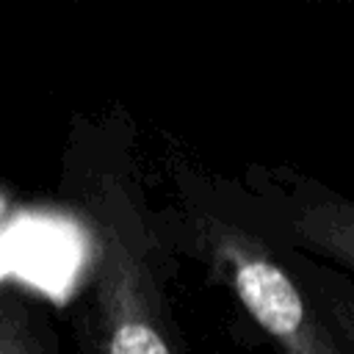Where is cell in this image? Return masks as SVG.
<instances>
[{
	"instance_id": "6da1fadb",
	"label": "cell",
	"mask_w": 354,
	"mask_h": 354,
	"mask_svg": "<svg viewBox=\"0 0 354 354\" xmlns=\"http://www.w3.org/2000/svg\"><path fill=\"white\" fill-rule=\"evenodd\" d=\"M88 266L80 354H185L149 257L147 227L124 185L105 177L83 205Z\"/></svg>"
},
{
	"instance_id": "5b68a950",
	"label": "cell",
	"mask_w": 354,
	"mask_h": 354,
	"mask_svg": "<svg viewBox=\"0 0 354 354\" xmlns=\"http://www.w3.org/2000/svg\"><path fill=\"white\" fill-rule=\"evenodd\" d=\"M296 271L315 290V296L324 304V313L329 315L332 326L337 329L346 351L354 354V279L340 277V271L313 263V260L296 263Z\"/></svg>"
},
{
	"instance_id": "277c9868",
	"label": "cell",
	"mask_w": 354,
	"mask_h": 354,
	"mask_svg": "<svg viewBox=\"0 0 354 354\" xmlns=\"http://www.w3.org/2000/svg\"><path fill=\"white\" fill-rule=\"evenodd\" d=\"M0 354H58V335L41 296L8 279H0Z\"/></svg>"
},
{
	"instance_id": "3957f363",
	"label": "cell",
	"mask_w": 354,
	"mask_h": 354,
	"mask_svg": "<svg viewBox=\"0 0 354 354\" xmlns=\"http://www.w3.org/2000/svg\"><path fill=\"white\" fill-rule=\"evenodd\" d=\"M293 243L354 279V202L329 191L301 194L288 213Z\"/></svg>"
},
{
	"instance_id": "7a4b0ae2",
	"label": "cell",
	"mask_w": 354,
	"mask_h": 354,
	"mask_svg": "<svg viewBox=\"0 0 354 354\" xmlns=\"http://www.w3.org/2000/svg\"><path fill=\"white\" fill-rule=\"evenodd\" d=\"M183 227L277 354H348L310 282L260 235L202 210L188 213Z\"/></svg>"
}]
</instances>
